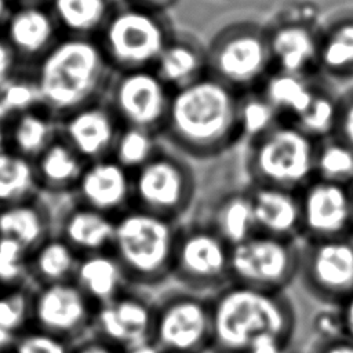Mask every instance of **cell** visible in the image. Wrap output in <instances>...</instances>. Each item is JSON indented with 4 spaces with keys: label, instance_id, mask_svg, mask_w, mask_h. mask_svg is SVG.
<instances>
[{
    "label": "cell",
    "instance_id": "cell-1",
    "mask_svg": "<svg viewBox=\"0 0 353 353\" xmlns=\"http://www.w3.org/2000/svg\"><path fill=\"white\" fill-rule=\"evenodd\" d=\"M239 95L210 74L172 91L161 141L194 163L225 156L241 142Z\"/></svg>",
    "mask_w": 353,
    "mask_h": 353
},
{
    "label": "cell",
    "instance_id": "cell-2",
    "mask_svg": "<svg viewBox=\"0 0 353 353\" xmlns=\"http://www.w3.org/2000/svg\"><path fill=\"white\" fill-rule=\"evenodd\" d=\"M211 301L214 346L244 353L252 339L270 334L290 342L298 352L303 306L295 287L272 292L232 283Z\"/></svg>",
    "mask_w": 353,
    "mask_h": 353
},
{
    "label": "cell",
    "instance_id": "cell-3",
    "mask_svg": "<svg viewBox=\"0 0 353 353\" xmlns=\"http://www.w3.org/2000/svg\"><path fill=\"white\" fill-rule=\"evenodd\" d=\"M40 106L57 120L105 99L114 70L97 39L63 36L32 72Z\"/></svg>",
    "mask_w": 353,
    "mask_h": 353
},
{
    "label": "cell",
    "instance_id": "cell-4",
    "mask_svg": "<svg viewBox=\"0 0 353 353\" xmlns=\"http://www.w3.org/2000/svg\"><path fill=\"white\" fill-rule=\"evenodd\" d=\"M179 225L134 207L116 218L110 251L132 287L152 290L171 283Z\"/></svg>",
    "mask_w": 353,
    "mask_h": 353
},
{
    "label": "cell",
    "instance_id": "cell-5",
    "mask_svg": "<svg viewBox=\"0 0 353 353\" xmlns=\"http://www.w3.org/2000/svg\"><path fill=\"white\" fill-rule=\"evenodd\" d=\"M317 141L295 124L276 127L245 143L243 168L250 185L299 192L314 178Z\"/></svg>",
    "mask_w": 353,
    "mask_h": 353
},
{
    "label": "cell",
    "instance_id": "cell-6",
    "mask_svg": "<svg viewBox=\"0 0 353 353\" xmlns=\"http://www.w3.org/2000/svg\"><path fill=\"white\" fill-rule=\"evenodd\" d=\"M196 163L161 141L154 156L132 172V207L182 223L197 199Z\"/></svg>",
    "mask_w": 353,
    "mask_h": 353
},
{
    "label": "cell",
    "instance_id": "cell-7",
    "mask_svg": "<svg viewBox=\"0 0 353 353\" xmlns=\"http://www.w3.org/2000/svg\"><path fill=\"white\" fill-rule=\"evenodd\" d=\"M175 30L167 14L119 4L97 37L114 73L153 69Z\"/></svg>",
    "mask_w": 353,
    "mask_h": 353
},
{
    "label": "cell",
    "instance_id": "cell-8",
    "mask_svg": "<svg viewBox=\"0 0 353 353\" xmlns=\"http://www.w3.org/2000/svg\"><path fill=\"white\" fill-rule=\"evenodd\" d=\"M207 74L241 94L259 88L273 70L268 28L251 21L221 28L205 46Z\"/></svg>",
    "mask_w": 353,
    "mask_h": 353
},
{
    "label": "cell",
    "instance_id": "cell-9",
    "mask_svg": "<svg viewBox=\"0 0 353 353\" xmlns=\"http://www.w3.org/2000/svg\"><path fill=\"white\" fill-rule=\"evenodd\" d=\"M212 296L167 284L154 296L152 341L164 353H205L214 346Z\"/></svg>",
    "mask_w": 353,
    "mask_h": 353
},
{
    "label": "cell",
    "instance_id": "cell-10",
    "mask_svg": "<svg viewBox=\"0 0 353 353\" xmlns=\"http://www.w3.org/2000/svg\"><path fill=\"white\" fill-rule=\"evenodd\" d=\"M230 250L212 229L185 221L175 243L171 283L188 291L212 296L232 284Z\"/></svg>",
    "mask_w": 353,
    "mask_h": 353
},
{
    "label": "cell",
    "instance_id": "cell-11",
    "mask_svg": "<svg viewBox=\"0 0 353 353\" xmlns=\"http://www.w3.org/2000/svg\"><path fill=\"white\" fill-rule=\"evenodd\" d=\"M302 240L255 232L230 250L233 284L263 291H290L298 279Z\"/></svg>",
    "mask_w": 353,
    "mask_h": 353
},
{
    "label": "cell",
    "instance_id": "cell-12",
    "mask_svg": "<svg viewBox=\"0 0 353 353\" xmlns=\"http://www.w3.org/2000/svg\"><path fill=\"white\" fill-rule=\"evenodd\" d=\"M294 287L316 303L339 306L353 294V236L302 240Z\"/></svg>",
    "mask_w": 353,
    "mask_h": 353
},
{
    "label": "cell",
    "instance_id": "cell-13",
    "mask_svg": "<svg viewBox=\"0 0 353 353\" xmlns=\"http://www.w3.org/2000/svg\"><path fill=\"white\" fill-rule=\"evenodd\" d=\"M172 90L153 69L114 73L105 101L123 127H137L161 135Z\"/></svg>",
    "mask_w": 353,
    "mask_h": 353
},
{
    "label": "cell",
    "instance_id": "cell-14",
    "mask_svg": "<svg viewBox=\"0 0 353 353\" xmlns=\"http://www.w3.org/2000/svg\"><path fill=\"white\" fill-rule=\"evenodd\" d=\"M186 221L212 229L230 245L248 239L256 232L250 182L211 185L200 179L197 199Z\"/></svg>",
    "mask_w": 353,
    "mask_h": 353
},
{
    "label": "cell",
    "instance_id": "cell-15",
    "mask_svg": "<svg viewBox=\"0 0 353 353\" xmlns=\"http://www.w3.org/2000/svg\"><path fill=\"white\" fill-rule=\"evenodd\" d=\"M95 306L73 280L34 287L32 303L34 328L74 343L91 334Z\"/></svg>",
    "mask_w": 353,
    "mask_h": 353
},
{
    "label": "cell",
    "instance_id": "cell-16",
    "mask_svg": "<svg viewBox=\"0 0 353 353\" xmlns=\"http://www.w3.org/2000/svg\"><path fill=\"white\" fill-rule=\"evenodd\" d=\"M302 240L353 236L352 186L314 176L299 190Z\"/></svg>",
    "mask_w": 353,
    "mask_h": 353
},
{
    "label": "cell",
    "instance_id": "cell-17",
    "mask_svg": "<svg viewBox=\"0 0 353 353\" xmlns=\"http://www.w3.org/2000/svg\"><path fill=\"white\" fill-rule=\"evenodd\" d=\"M154 296L128 287L113 301L95 307L91 332L120 350L152 339Z\"/></svg>",
    "mask_w": 353,
    "mask_h": 353
},
{
    "label": "cell",
    "instance_id": "cell-18",
    "mask_svg": "<svg viewBox=\"0 0 353 353\" xmlns=\"http://www.w3.org/2000/svg\"><path fill=\"white\" fill-rule=\"evenodd\" d=\"M0 34L12 51L18 70L32 73L43 57L63 37L48 4L14 6Z\"/></svg>",
    "mask_w": 353,
    "mask_h": 353
},
{
    "label": "cell",
    "instance_id": "cell-19",
    "mask_svg": "<svg viewBox=\"0 0 353 353\" xmlns=\"http://www.w3.org/2000/svg\"><path fill=\"white\" fill-rule=\"evenodd\" d=\"M121 127L105 99L83 106L58 120L59 135L85 163L110 157Z\"/></svg>",
    "mask_w": 353,
    "mask_h": 353
},
{
    "label": "cell",
    "instance_id": "cell-20",
    "mask_svg": "<svg viewBox=\"0 0 353 353\" xmlns=\"http://www.w3.org/2000/svg\"><path fill=\"white\" fill-rule=\"evenodd\" d=\"M131 172L112 157L87 163L74 190V201L112 218L132 207Z\"/></svg>",
    "mask_w": 353,
    "mask_h": 353
},
{
    "label": "cell",
    "instance_id": "cell-21",
    "mask_svg": "<svg viewBox=\"0 0 353 353\" xmlns=\"http://www.w3.org/2000/svg\"><path fill=\"white\" fill-rule=\"evenodd\" d=\"M320 30L303 21H284L268 28L273 70L309 76L319 70Z\"/></svg>",
    "mask_w": 353,
    "mask_h": 353
},
{
    "label": "cell",
    "instance_id": "cell-22",
    "mask_svg": "<svg viewBox=\"0 0 353 353\" xmlns=\"http://www.w3.org/2000/svg\"><path fill=\"white\" fill-rule=\"evenodd\" d=\"M256 232L302 240L299 192L274 186L250 185Z\"/></svg>",
    "mask_w": 353,
    "mask_h": 353
},
{
    "label": "cell",
    "instance_id": "cell-23",
    "mask_svg": "<svg viewBox=\"0 0 353 353\" xmlns=\"http://www.w3.org/2000/svg\"><path fill=\"white\" fill-rule=\"evenodd\" d=\"M114 226L116 218L74 201L62 214L55 234L62 237L81 256L110 251Z\"/></svg>",
    "mask_w": 353,
    "mask_h": 353
},
{
    "label": "cell",
    "instance_id": "cell-24",
    "mask_svg": "<svg viewBox=\"0 0 353 353\" xmlns=\"http://www.w3.org/2000/svg\"><path fill=\"white\" fill-rule=\"evenodd\" d=\"M73 281L95 307L113 301L131 287L123 266L112 251L81 255Z\"/></svg>",
    "mask_w": 353,
    "mask_h": 353
},
{
    "label": "cell",
    "instance_id": "cell-25",
    "mask_svg": "<svg viewBox=\"0 0 353 353\" xmlns=\"http://www.w3.org/2000/svg\"><path fill=\"white\" fill-rule=\"evenodd\" d=\"M153 70L172 91L186 87L207 74V48L192 34L175 32Z\"/></svg>",
    "mask_w": 353,
    "mask_h": 353
},
{
    "label": "cell",
    "instance_id": "cell-26",
    "mask_svg": "<svg viewBox=\"0 0 353 353\" xmlns=\"http://www.w3.org/2000/svg\"><path fill=\"white\" fill-rule=\"evenodd\" d=\"M52 234L51 212L40 194L0 207V236L17 241L29 254Z\"/></svg>",
    "mask_w": 353,
    "mask_h": 353
},
{
    "label": "cell",
    "instance_id": "cell-27",
    "mask_svg": "<svg viewBox=\"0 0 353 353\" xmlns=\"http://www.w3.org/2000/svg\"><path fill=\"white\" fill-rule=\"evenodd\" d=\"M40 193H73L87 163L58 134L33 161Z\"/></svg>",
    "mask_w": 353,
    "mask_h": 353
},
{
    "label": "cell",
    "instance_id": "cell-28",
    "mask_svg": "<svg viewBox=\"0 0 353 353\" xmlns=\"http://www.w3.org/2000/svg\"><path fill=\"white\" fill-rule=\"evenodd\" d=\"M58 134V120L40 105L19 112L7 121L8 150L30 161H34Z\"/></svg>",
    "mask_w": 353,
    "mask_h": 353
},
{
    "label": "cell",
    "instance_id": "cell-29",
    "mask_svg": "<svg viewBox=\"0 0 353 353\" xmlns=\"http://www.w3.org/2000/svg\"><path fill=\"white\" fill-rule=\"evenodd\" d=\"M119 4V0H51L48 7L62 36L97 39Z\"/></svg>",
    "mask_w": 353,
    "mask_h": 353
},
{
    "label": "cell",
    "instance_id": "cell-30",
    "mask_svg": "<svg viewBox=\"0 0 353 353\" xmlns=\"http://www.w3.org/2000/svg\"><path fill=\"white\" fill-rule=\"evenodd\" d=\"M317 84L309 76L272 70L259 90L284 121H295L310 105Z\"/></svg>",
    "mask_w": 353,
    "mask_h": 353
},
{
    "label": "cell",
    "instance_id": "cell-31",
    "mask_svg": "<svg viewBox=\"0 0 353 353\" xmlns=\"http://www.w3.org/2000/svg\"><path fill=\"white\" fill-rule=\"evenodd\" d=\"M319 70L332 77L353 76V14H342L319 34Z\"/></svg>",
    "mask_w": 353,
    "mask_h": 353
},
{
    "label": "cell",
    "instance_id": "cell-32",
    "mask_svg": "<svg viewBox=\"0 0 353 353\" xmlns=\"http://www.w3.org/2000/svg\"><path fill=\"white\" fill-rule=\"evenodd\" d=\"M80 255L58 234L29 254V277L34 287L72 281Z\"/></svg>",
    "mask_w": 353,
    "mask_h": 353
},
{
    "label": "cell",
    "instance_id": "cell-33",
    "mask_svg": "<svg viewBox=\"0 0 353 353\" xmlns=\"http://www.w3.org/2000/svg\"><path fill=\"white\" fill-rule=\"evenodd\" d=\"M40 194L33 161L11 152L0 153V207Z\"/></svg>",
    "mask_w": 353,
    "mask_h": 353
},
{
    "label": "cell",
    "instance_id": "cell-34",
    "mask_svg": "<svg viewBox=\"0 0 353 353\" xmlns=\"http://www.w3.org/2000/svg\"><path fill=\"white\" fill-rule=\"evenodd\" d=\"M237 117L241 141H245V143L261 137L283 121L279 112L259 88L250 90L239 95Z\"/></svg>",
    "mask_w": 353,
    "mask_h": 353
},
{
    "label": "cell",
    "instance_id": "cell-35",
    "mask_svg": "<svg viewBox=\"0 0 353 353\" xmlns=\"http://www.w3.org/2000/svg\"><path fill=\"white\" fill-rule=\"evenodd\" d=\"M161 145V138L148 130L121 127L110 157L131 174L148 163Z\"/></svg>",
    "mask_w": 353,
    "mask_h": 353
},
{
    "label": "cell",
    "instance_id": "cell-36",
    "mask_svg": "<svg viewBox=\"0 0 353 353\" xmlns=\"http://www.w3.org/2000/svg\"><path fill=\"white\" fill-rule=\"evenodd\" d=\"M338 109L339 95L317 84L310 105L292 124L319 142L334 135L338 121Z\"/></svg>",
    "mask_w": 353,
    "mask_h": 353
},
{
    "label": "cell",
    "instance_id": "cell-37",
    "mask_svg": "<svg viewBox=\"0 0 353 353\" xmlns=\"http://www.w3.org/2000/svg\"><path fill=\"white\" fill-rule=\"evenodd\" d=\"M314 176L352 186L353 149L336 137L319 141L314 159Z\"/></svg>",
    "mask_w": 353,
    "mask_h": 353
},
{
    "label": "cell",
    "instance_id": "cell-38",
    "mask_svg": "<svg viewBox=\"0 0 353 353\" xmlns=\"http://www.w3.org/2000/svg\"><path fill=\"white\" fill-rule=\"evenodd\" d=\"M34 284L0 290V325L19 335L32 327Z\"/></svg>",
    "mask_w": 353,
    "mask_h": 353
},
{
    "label": "cell",
    "instance_id": "cell-39",
    "mask_svg": "<svg viewBox=\"0 0 353 353\" xmlns=\"http://www.w3.org/2000/svg\"><path fill=\"white\" fill-rule=\"evenodd\" d=\"M32 283L29 252L17 241L0 236V290Z\"/></svg>",
    "mask_w": 353,
    "mask_h": 353
},
{
    "label": "cell",
    "instance_id": "cell-40",
    "mask_svg": "<svg viewBox=\"0 0 353 353\" xmlns=\"http://www.w3.org/2000/svg\"><path fill=\"white\" fill-rule=\"evenodd\" d=\"M10 353H72V343L57 335L30 327L17 336Z\"/></svg>",
    "mask_w": 353,
    "mask_h": 353
},
{
    "label": "cell",
    "instance_id": "cell-41",
    "mask_svg": "<svg viewBox=\"0 0 353 353\" xmlns=\"http://www.w3.org/2000/svg\"><path fill=\"white\" fill-rule=\"evenodd\" d=\"M332 137H336L353 149V87L339 95L338 121Z\"/></svg>",
    "mask_w": 353,
    "mask_h": 353
},
{
    "label": "cell",
    "instance_id": "cell-42",
    "mask_svg": "<svg viewBox=\"0 0 353 353\" xmlns=\"http://www.w3.org/2000/svg\"><path fill=\"white\" fill-rule=\"evenodd\" d=\"M295 349L294 346L270 334H263L256 336L255 339L251 341V343L247 346L244 353H294Z\"/></svg>",
    "mask_w": 353,
    "mask_h": 353
},
{
    "label": "cell",
    "instance_id": "cell-43",
    "mask_svg": "<svg viewBox=\"0 0 353 353\" xmlns=\"http://www.w3.org/2000/svg\"><path fill=\"white\" fill-rule=\"evenodd\" d=\"M72 353H121V350L91 332L72 343Z\"/></svg>",
    "mask_w": 353,
    "mask_h": 353
},
{
    "label": "cell",
    "instance_id": "cell-44",
    "mask_svg": "<svg viewBox=\"0 0 353 353\" xmlns=\"http://www.w3.org/2000/svg\"><path fill=\"white\" fill-rule=\"evenodd\" d=\"M18 72L17 59L7 46L6 40L0 34V90L12 79V76Z\"/></svg>",
    "mask_w": 353,
    "mask_h": 353
},
{
    "label": "cell",
    "instance_id": "cell-45",
    "mask_svg": "<svg viewBox=\"0 0 353 353\" xmlns=\"http://www.w3.org/2000/svg\"><path fill=\"white\" fill-rule=\"evenodd\" d=\"M119 1L125 6H132V7L163 12V14H167V11L178 3V0H119Z\"/></svg>",
    "mask_w": 353,
    "mask_h": 353
},
{
    "label": "cell",
    "instance_id": "cell-46",
    "mask_svg": "<svg viewBox=\"0 0 353 353\" xmlns=\"http://www.w3.org/2000/svg\"><path fill=\"white\" fill-rule=\"evenodd\" d=\"M345 338L353 342V294L339 305Z\"/></svg>",
    "mask_w": 353,
    "mask_h": 353
},
{
    "label": "cell",
    "instance_id": "cell-47",
    "mask_svg": "<svg viewBox=\"0 0 353 353\" xmlns=\"http://www.w3.org/2000/svg\"><path fill=\"white\" fill-rule=\"evenodd\" d=\"M313 353H353V342L346 338H341L320 346Z\"/></svg>",
    "mask_w": 353,
    "mask_h": 353
},
{
    "label": "cell",
    "instance_id": "cell-48",
    "mask_svg": "<svg viewBox=\"0 0 353 353\" xmlns=\"http://www.w3.org/2000/svg\"><path fill=\"white\" fill-rule=\"evenodd\" d=\"M121 353H164L152 339L132 345L121 350Z\"/></svg>",
    "mask_w": 353,
    "mask_h": 353
},
{
    "label": "cell",
    "instance_id": "cell-49",
    "mask_svg": "<svg viewBox=\"0 0 353 353\" xmlns=\"http://www.w3.org/2000/svg\"><path fill=\"white\" fill-rule=\"evenodd\" d=\"M17 336H18L17 334L0 325V353H10L15 343Z\"/></svg>",
    "mask_w": 353,
    "mask_h": 353
},
{
    "label": "cell",
    "instance_id": "cell-50",
    "mask_svg": "<svg viewBox=\"0 0 353 353\" xmlns=\"http://www.w3.org/2000/svg\"><path fill=\"white\" fill-rule=\"evenodd\" d=\"M12 8H14V3L11 0H0V29L3 28Z\"/></svg>",
    "mask_w": 353,
    "mask_h": 353
},
{
    "label": "cell",
    "instance_id": "cell-51",
    "mask_svg": "<svg viewBox=\"0 0 353 353\" xmlns=\"http://www.w3.org/2000/svg\"><path fill=\"white\" fill-rule=\"evenodd\" d=\"M8 150V135H7V123L0 121V153Z\"/></svg>",
    "mask_w": 353,
    "mask_h": 353
},
{
    "label": "cell",
    "instance_id": "cell-52",
    "mask_svg": "<svg viewBox=\"0 0 353 353\" xmlns=\"http://www.w3.org/2000/svg\"><path fill=\"white\" fill-rule=\"evenodd\" d=\"M14 6H40L48 4L51 0H11Z\"/></svg>",
    "mask_w": 353,
    "mask_h": 353
},
{
    "label": "cell",
    "instance_id": "cell-53",
    "mask_svg": "<svg viewBox=\"0 0 353 353\" xmlns=\"http://www.w3.org/2000/svg\"><path fill=\"white\" fill-rule=\"evenodd\" d=\"M205 353H234V352H230V350H225V349H221V347L212 346V347H211V349H208Z\"/></svg>",
    "mask_w": 353,
    "mask_h": 353
},
{
    "label": "cell",
    "instance_id": "cell-54",
    "mask_svg": "<svg viewBox=\"0 0 353 353\" xmlns=\"http://www.w3.org/2000/svg\"><path fill=\"white\" fill-rule=\"evenodd\" d=\"M352 199H353V185H352Z\"/></svg>",
    "mask_w": 353,
    "mask_h": 353
},
{
    "label": "cell",
    "instance_id": "cell-55",
    "mask_svg": "<svg viewBox=\"0 0 353 353\" xmlns=\"http://www.w3.org/2000/svg\"><path fill=\"white\" fill-rule=\"evenodd\" d=\"M294 353H303V352H294Z\"/></svg>",
    "mask_w": 353,
    "mask_h": 353
}]
</instances>
